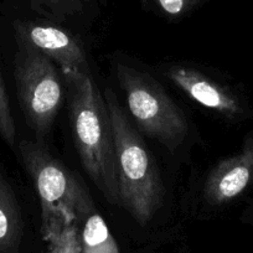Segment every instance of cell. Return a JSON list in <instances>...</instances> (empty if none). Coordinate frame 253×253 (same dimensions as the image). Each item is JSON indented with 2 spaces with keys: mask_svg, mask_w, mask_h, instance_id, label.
I'll return each mask as SVG.
<instances>
[{
  "mask_svg": "<svg viewBox=\"0 0 253 253\" xmlns=\"http://www.w3.org/2000/svg\"><path fill=\"white\" fill-rule=\"evenodd\" d=\"M18 148L40 199L50 253H82V227L94 209L88 193L43 144L21 140Z\"/></svg>",
  "mask_w": 253,
  "mask_h": 253,
  "instance_id": "1",
  "label": "cell"
},
{
  "mask_svg": "<svg viewBox=\"0 0 253 253\" xmlns=\"http://www.w3.org/2000/svg\"><path fill=\"white\" fill-rule=\"evenodd\" d=\"M61 72L69 87L72 132L82 165L107 201L119 205L113 128L104 96L89 71Z\"/></svg>",
  "mask_w": 253,
  "mask_h": 253,
  "instance_id": "2",
  "label": "cell"
},
{
  "mask_svg": "<svg viewBox=\"0 0 253 253\" xmlns=\"http://www.w3.org/2000/svg\"><path fill=\"white\" fill-rule=\"evenodd\" d=\"M104 99L113 128L119 206L139 225L145 226L154 218L164 200L159 169L112 89L106 88Z\"/></svg>",
  "mask_w": 253,
  "mask_h": 253,
  "instance_id": "3",
  "label": "cell"
},
{
  "mask_svg": "<svg viewBox=\"0 0 253 253\" xmlns=\"http://www.w3.org/2000/svg\"><path fill=\"white\" fill-rule=\"evenodd\" d=\"M116 74L137 129L158 140L170 152H175L189 132V124L181 109L147 72L117 62Z\"/></svg>",
  "mask_w": 253,
  "mask_h": 253,
  "instance_id": "4",
  "label": "cell"
},
{
  "mask_svg": "<svg viewBox=\"0 0 253 253\" xmlns=\"http://www.w3.org/2000/svg\"><path fill=\"white\" fill-rule=\"evenodd\" d=\"M14 80L26 123L38 143L45 145L63 98L57 67L40 51L18 42Z\"/></svg>",
  "mask_w": 253,
  "mask_h": 253,
  "instance_id": "5",
  "label": "cell"
},
{
  "mask_svg": "<svg viewBox=\"0 0 253 253\" xmlns=\"http://www.w3.org/2000/svg\"><path fill=\"white\" fill-rule=\"evenodd\" d=\"M164 75L190 99L225 118L243 121L252 114L245 97L194 67L175 63L165 67Z\"/></svg>",
  "mask_w": 253,
  "mask_h": 253,
  "instance_id": "6",
  "label": "cell"
},
{
  "mask_svg": "<svg viewBox=\"0 0 253 253\" xmlns=\"http://www.w3.org/2000/svg\"><path fill=\"white\" fill-rule=\"evenodd\" d=\"M11 29L16 43H26L50 58L61 71H89L86 53L80 41L66 29L40 19L14 18Z\"/></svg>",
  "mask_w": 253,
  "mask_h": 253,
  "instance_id": "7",
  "label": "cell"
},
{
  "mask_svg": "<svg viewBox=\"0 0 253 253\" xmlns=\"http://www.w3.org/2000/svg\"><path fill=\"white\" fill-rule=\"evenodd\" d=\"M253 185V130L242 147L215 165L203 187V198L209 206L220 208L237 200Z\"/></svg>",
  "mask_w": 253,
  "mask_h": 253,
  "instance_id": "8",
  "label": "cell"
},
{
  "mask_svg": "<svg viewBox=\"0 0 253 253\" xmlns=\"http://www.w3.org/2000/svg\"><path fill=\"white\" fill-rule=\"evenodd\" d=\"M23 235V215L18 199L0 170V253H18Z\"/></svg>",
  "mask_w": 253,
  "mask_h": 253,
  "instance_id": "9",
  "label": "cell"
},
{
  "mask_svg": "<svg viewBox=\"0 0 253 253\" xmlns=\"http://www.w3.org/2000/svg\"><path fill=\"white\" fill-rule=\"evenodd\" d=\"M81 247L82 253H119L108 226L94 209L88 213L82 227Z\"/></svg>",
  "mask_w": 253,
  "mask_h": 253,
  "instance_id": "10",
  "label": "cell"
},
{
  "mask_svg": "<svg viewBox=\"0 0 253 253\" xmlns=\"http://www.w3.org/2000/svg\"><path fill=\"white\" fill-rule=\"evenodd\" d=\"M92 0H26L29 8L50 18L66 19L84 13Z\"/></svg>",
  "mask_w": 253,
  "mask_h": 253,
  "instance_id": "11",
  "label": "cell"
},
{
  "mask_svg": "<svg viewBox=\"0 0 253 253\" xmlns=\"http://www.w3.org/2000/svg\"><path fill=\"white\" fill-rule=\"evenodd\" d=\"M0 137L10 148L16 147V126L1 69H0Z\"/></svg>",
  "mask_w": 253,
  "mask_h": 253,
  "instance_id": "12",
  "label": "cell"
},
{
  "mask_svg": "<svg viewBox=\"0 0 253 253\" xmlns=\"http://www.w3.org/2000/svg\"><path fill=\"white\" fill-rule=\"evenodd\" d=\"M159 11L171 19L184 16L193 8V0H153Z\"/></svg>",
  "mask_w": 253,
  "mask_h": 253,
  "instance_id": "13",
  "label": "cell"
},
{
  "mask_svg": "<svg viewBox=\"0 0 253 253\" xmlns=\"http://www.w3.org/2000/svg\"><path fill=\"white\" fill-rule=\"evenodd\" d=\"M206 0H193V8H196V6L201 5L203 3H205Z\"/></svg>",
  "mask_w": 253,
  "mask_h": 253,
  "instance_id": "14",
  "label": "cell"
}]
</instances>
